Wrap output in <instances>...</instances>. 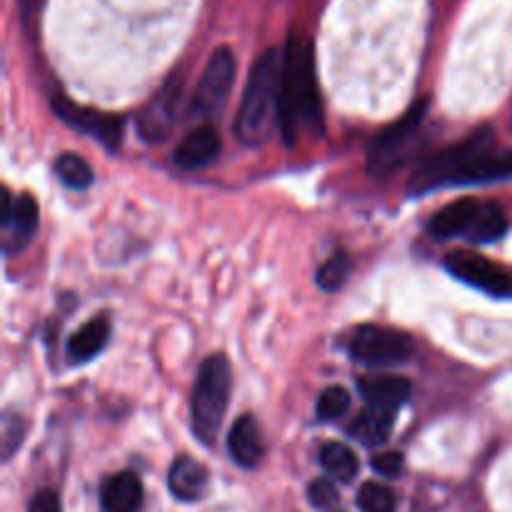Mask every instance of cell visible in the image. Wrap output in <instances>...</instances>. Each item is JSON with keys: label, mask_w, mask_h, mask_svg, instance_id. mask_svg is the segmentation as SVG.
<instances>
[{"label": "cell", "mask_w": 512, "mask_h": 512, "mask_svg": "<svg viewBox=\"0 0 512 512\" xmlns=\"http://www.w3.org/2000/svg\"><path fill=\"white\" fill-rule=\"evenodd\" d=\"M235 80V55L228 45L215 50L210 60L205 63L203 73H200L198 88L190 95L188 118L198 120V123H208L218 113H223L225 103L230 98Z\"/></svg>", "instance_id": "cell-5"}, {"label": "cell", "mask_w": 512, "mask_h": 512, "mask_svg": "<svg viewBox=\"0 0 512 512\" xmlns=\"http://www.w3.org/2000/svg\"><path fill=\"white\" fill-rule=\"evenodd\" d=\"M320 465H323L325 473L333 480L340 483H350V480L358 475V455L348 448V445L340 443H325L320 448Z\"/></svg>", "instance_id": "cell-20"}, {"label": "cell", "mask_w": 512, "mask_h": 512, "mask_svg": "<svg viewBox=\"0 0 512 512\" xmlns=\"http://www.w3.org/2000/svg\"><path fill=\"white\" fill-rule=\"evenodd\" d=\"M283 90V50L268 48L253 63L235 118V138L243 145H260L280 118Z\"/></svg>", "instance_id": "cell-3"}, {"label": "cell", "mask_w": 512, "mask_h": 512, "mask_svg": "<svg viewBox=\"0 0 512 512\" xmlns=\"http://www.w3.org/2000/svg\"><path fill=\"white\" fill-rule=\"evenodd\" d=\"M100 503L105 512H138L143 505V485L138 475L118 473L105 480L100 490Z\"/></svg>", "instance_id": "cell-17"}, {"label": "cell", "mask_w": 512, "mask_h": 512, "mask_svg": "<svg viewBox=\"0 0 512 512\" xmlns=\"http://www.w3.org/2000/svg\"><path fill=\"white\" fill-rule=\"evenodd\" d=\"M445 268L463 283L483 290L490 295H508L512 290V278L505 268L488 260L485 255L473 253V250H453L445 258Z\"/></svg>", "instance_id": "cell-10"}, {"label": "cell", "mask_w": 512, "mask_h": 512, "mask_svg": "<svg viewBox=\"0 0 512 512\" xmlns=\"http://www.w3.org/2000/svg\"><path fill=\"white\" fill-rule=\"evenodd\" d=\"M110 340V320L105 315L88 320L80 325L68 340V353L73 360H90L108 345Z\"/></svg>", "instance_id": "cell-19"}, {"label": "cell", "mask_w": 512, "mask_h": 512, "mask_svg": "<svg viewBox=\"0 0 512 512\" xmlns=\"http://www.w3.org/2000/svg\"><path fill=\"white\" fill-rule=\"evenodd\" d=\"M185 95V75H170L168 83L158 90L153 100L140 110L138 130L148 143H163L170 138L180 120V105Z\"/></svg>", "instance_id": "cell-8"}, {"label": "cell", "mask_w": 512, "mask_h": 512, "mask_svg": "<svg viewBox=\"0 0 512 512\" xmlns=\"http://www.w3.org/2000/svg\"><path fill=\"white\" fill-rule=\"evenodd\" d=\"M505 178H512V150L495 148L493 130L480 128L425 160L410 180V193H428L445 185L493 183Z\"/></svg>", "instance_id": "cell-1"}, {"label": "cell", "mask_w": 512, "mask_h": 512, "mask_svg": "<svg viewBox=\"0 0 512 512\" xmlns=\"http://www.w3.org/2000/svg\"><path fill=\"white\" fill-rule=\"evenodd\" d=\"M18 3H20V8H23V13L30 15V13H33V8H35V3H38V0H18Z\"/></svg>", "instance_id": "cell-30"}, {"label": "cell", "mask_w": 512, "mask_h": 512, "mask_svg": "<svg viewBox=\"0 0 512 512\" xmlns=\"http://www.w3.org/2000/svg\"><path fill=\"white\" fill-rule=\"evenodd\" d=\"M350 410V393L340 385H333V388L323 390L318 400V418L323 420H338L343 418Z\"/></svg>", "instance_id": "cell-25"}, {"label": "cell", "mask_w": 512, "mask_h": 512, "mask_svg": "<svg viewBox=\"0 0 512 512\" xmlns=\"http://www.w3.org/2000/svg\"><path fill=\"white\" fill-rule=\"evenodd\" d=\"M53 110L60 120L70 125L75 130H83V133L93 135L95 140L105 145L110 153L123 145V128L125 120L123 115H113V113H100V110L93 108H83V105L73 103L65 95H53Z\"/></svg>", "instance_id": "cell-9"}, {"label": "cell", "mask_w": 512, "mask_h": 512, "mask_svg": "<svg viewBox=\"0 0 512 512\" xmlns=\"http://www.w3.org/2000/svg\"><path fill=\"white\" fill-rule=\"evenodd\" d=\"M38 218L40 210L33 195H20L18 200H13L8 190H3V213H0V223H3L5 230V255L20 253V250L33 240L35 230H38Z\"/></svg>", "instance_id": "cell-11"}, {"label": "cell", "mask_w": 512, "mask_h": 512, "mask_svg": "<svg viewBox=\"0 0 512 512\" xmlns=\"http://www.w3.org/2000/svg\"><path fill=\"white\" fill-rule=\"evenodd\" d=\"M228 450L233 460L243 468H255L263 458V440L253 415H240L228 435Z\"/></svg>", "instance_id": "cell-16"}, {"label": "cell", "mask_w": 512, "mask_h": 512, "mask_svg": "<svg viewBox=\"0 0 512 512\" xmlns=\"http://www.w3.org/2000/svg\"><path fill=\"white\" fill-rule=\"evenodd\" d=\"M428 105V100H418L398 123L385 128L373 140V145L368 150V173L373 178H385V175H390L405 163V153H408L410 143L418 138L420 128H423Z\"/></svg>", "instance_id": "cell-6"}, {"label": "cell", "mask_w": 512, "mask_h": 512, "mask_svg": "<svg viewBox=\"0 0 512 512\" xmlns=\"http://www.w3.org/2000/svg\"><path fill=\"white\" fill-rule=\"evenodd\" d=\"M393 423H395L393 410L370 408L368 405V410L355 415L353 423L348 425V435L353 440H360L363 445H368V448H375V445H383L385 440L390 438Z\"/></svg>", "instance_id": "cell-18"}, {"label": "cell", "mask_w": 512, "mask_h": 512, "mask_svg": "<svg viewBox=\"0 0 512 512\" xmlns=\"http://www.w3.org/2000/svg\"><path fill=\"white\" fill-rule=\"evenodd\" d=\"M403 465H405V458L403 453H380L373 458V470L375 473L385 475V478H398L400 473H403Z\"/></svg>", "instance_id": "cell-27"}, {"label": "cell", "mask_w": 512, "mask_h": 512, "mask_svg": "<svg viewBox=\"0 0 512 512\" xmlns=\"http://www.w3.org/2000/svg\"><path fill=\"white\" fill-rule=\"evenodd\" d=\"M280 133L295 145L303 133H323L315 50L305 35L290 33L283 48V90H280Z\"/></svg>", "instance_id": "cell-2"}, {"label": "cell", "mask_w": 512, "mask_h": 512, "mask_svg": "<svg viewBox=\"0 0 512 512\" xmlns=\"http://www.w3.org/2000/svg\"><path fill=\"white\" fill-rule=\"evenodd\" d=\"M348 275H350V258L345 253H335L320 265L315 280H318V285L325 290V293H335V290L343 288Z\"/></svg>", "instance_id": "cell-23"}, {"label": "cell", "mask_w": 512, "mask_h": 512, "mask_svg": "<svg viewBox=\"0 0 512 512\" xmlns=\"http://www.w3.org/2000/svg\"><path fill=\"white\" fill-rule=\"evenodd\" d=\"M355 363L368 368H388L400 365L413 355V340L403 330L385 328V325H360L348 345Z\"/></svg>", "instance_id": "cell-7"}, {"label": "cell", "mask_w": 512, "mask_h": 512, "mask_svg": "<svg viewBox=\"0 0 512 512\" xmlns=\"http://www.w3.org/2000/svg\"><path fill=\"white\" fill-rule=\"evenodd\" d=\"M230 363L223 353H213L200 363L193 388V430L205 445L220 435L230 400Z\"/></svg>", "instance_id": "cell-4"}, {"label": "cell", "mask_w": 512, "mask_h": 512, "mask_svg": "<svg viewBox=\"0 0 512 512\" xmlns=\"http://www.w3.org/2000/svg\"><path fill=\"white\" fill-rule=\"evenodd\" d=\"M508 230V218H505V210L498 203H480L478 218H475L473 230H470L468 238L473 243H495L500 240Z\"/></svg>", "instance_id": "cell-21"}, {"label": "cell", "mask_w": 512, "mask_h": 512, "mask_svg": "<svg viewBox=\"0 0 512 512\" xmlns=\"http://www.w3.org/2000/svg\"><path fill=\"white\" fill-rule=\"evenodd\" d=\"M220 133L213 123H198L175 148L173 160L175 165H180L183 170H200L205 165L213 163L220 155Z\"/></svg>", "instance_id": "cell-12"}, {"label": "cell", "mask_w": 512, "mask_h": 512, "mask_svg": "<svg viewBox=\"0 0 512 512\" xmlns=\"http://www.w3.org/2000/svg\"><path fill=\"white\" fill-rule=\"evenodd\" d=\"M13 425H15V418H10V415H8V418H5V458H10V453H13L15 445L23 440V435H20V428L13 430Z\"/></svg>", "instance_id": "cell-29"}, {"label": "cell", "mask_w": 512, "mask_h": 512, "mask_svg": "<svg viewBox=\"0 0 512 512\" xmlns=\"http://www.w3.org/2000/svg\"><path fill=\"white\" fill-rule=\"evenodd\" d=\"M395 493L380 483H365L358 493V508L363 512H395Z\"/></svg>", "instance_id": "cell-24"}, {"label": "cell", "mask_w": 512, "mask_h": 512, "mask_svg": "<svg viewBox=\"0 0 512 512\" xmlns=\"http://www.w3.org/2000/svg\"><path fill=\"white\" fill-rule=\"evenodd\" d=\"M308 500L313 503V508L328 510L338 503V488L330 480H313L308 488Z\"/></svg>", "instance_id": "cell-26"}, {"label": "cell", "mask_w": 512, "mask_h": 512, "mask_svg": "<svg viewBox=\"0 0 512 512\" xmlns=\"http://www.w3.org/2000/svg\"><path fill=\"white\" fill-rule=\"evenodd\" d=\"M358 390L370 408H383L395 413L400 405L408 403L413 385L400 375H373V378H360Z\"/></svg>", "instance_id": "cell-13"}, {"label": "cell", "mask_w": 512, "mask_h": 512, "mask_svg": "<svg viewBox=\"0 0 512 512\" xmlns=\"http://www.w3.org/2000/svg\"><path fill=\"white\" fill-rule=\"evenodd\" d=\"M55 173L73 190H85L93 183V168H90L88 160L75 153L58 155V160H55Z\"/></svg>", "instance_id": "cell-22"}, {"label": "cell", "mask_w": 512, "mask_h": 512, "mask_svg": "<svg viewBox=\"0 0 512 512\" xmlns=\"http://www.w3.org/2000/svg\"><path fill=\"white\" fill-rule=\"evenodd\" d=\"M480 210V200L465 198V200H455V203L445 205L443 210L430 218L428 230L433 238L440 240H450V238H460L465 235L468 238L470 230H473L475 218H478Z\"/></svg>", "instance_id": "cell-14"}, {"label": "cell", "mask_w": 512, "mask_h": 512, "mask_svg": "<svg viewBox=\"0 0 512 512\" xmlns=\"http://www.w3.org/2000/svg\"><path fill=\"white\" fill-rule=\"evenodd\" d=\"M28 512H60V500L53 490H40L30 503Z\"/></svg>", "instance_id": "cell-28"}, {"label": "cell", "mask_w": 512, "mask_h": 512, "mask_svg": "<svg viewBox=\"0 0 512 512\" xmlns=\"http://www.w3.org/2000/svg\"><path fill=\"white\" fill-rule=\"evenodd\" d=\"M168 485L175 498L185 500V503H193V500H200L205 495V488H208V470L198 460L183 455V458H178L170 465Z\"/></svg>", "instance_id": "cell-15"}]
</instances>
